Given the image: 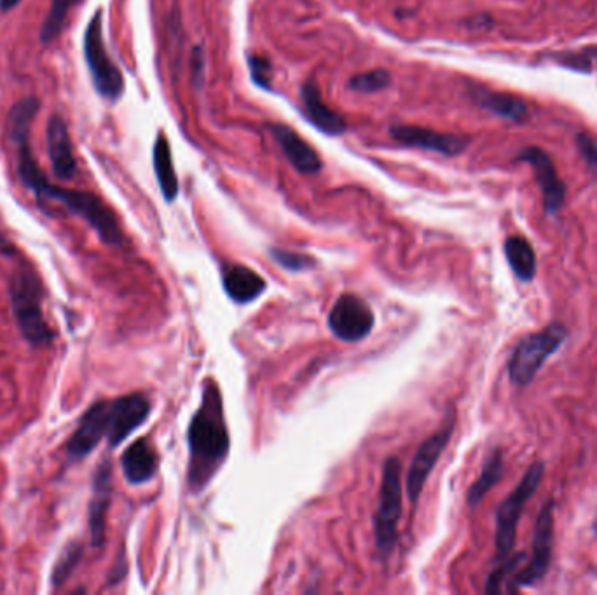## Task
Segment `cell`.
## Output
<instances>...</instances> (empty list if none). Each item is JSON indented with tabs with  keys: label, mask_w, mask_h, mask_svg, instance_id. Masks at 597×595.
Here are the masks:
<instances>
[{
	"label": "cell",
	"mask_w": 597,
	"mask_h": 595,
	"mask_svg": "<svg viewBox=\"0 0 597 595\" xmlns=\"http://www.w3.org/2000/svg\"><path fill=\"white\" fill-rule=\"evenodd\" d=\"M250 72H252V79L255 83L262 86V88H269L271 83V63L262 58V56H252L250 58Z\"/></svg>",
	"instance_id": "30"
},
{
	"label": "cell",
	"mask_w": 597,
	"mask_h": 595,
	"mask_svg": "<svg viewBox=\"0 0 597 595\" xmlns=\"http://www.w3.org/2000/svg\"><path fill=\"white\" fill-rule=\"evenodd\" d=\"M0 254L6 255V257H13L16 254L13 243L7 240L6 236L2 233H0Z\"/></svg>",
	"instance_id": "32"
},
{
	"label": "cell",
	"mask_w": 597,
	"mask_h": 595,
	"mask_svg": "<svg viewBox=\"0 0 597 595\" xmlns=\"http://www.w3.org/2000/svg\"><path fill=\"white\" fill-rule=\"evenodd\" d=\"M501 475H503V456L500 451H495L484 463L481 477L475 480L474 486L470 487L467 494L468 505L470 507L479 505L484 500V496L500 482Z\"/></svg>",
	"instance_id": "24"
},
{
	"label": "cell",
	"mask_w": 597,
	"mask_h": 595,
	"mask_svg": "<svg viewBox=\"0 0 597 595\" xmlns=\"http://www.w3.org/2000/svg\"><path fill=\"white\" fill-rule=\"evenodd\" d=\"M21 0H0V13H9L20 4Z\"/></svg>",
	"instance_id": "33"
},
{
	"label": "cell",
	"mask_w": 597,
	"mask_h": 595,
	"mask_svg": "<svg viewBox=\"0 0 597 595\" xmlns=\"http://www.w3.org/2000/svg\"><path fill=\"white\" fill-rule=\"evenodd\" d=\"M477 102L481 103V107L493 112L496 116L507 117L512 121H526L529 117L528 103L524 102L522 98L514 95H507V93H493V91H484L481 89L477 93Z\"/></svg>",
	"instance_id": "22"
},
{
	"label": "cell",
	"mask_w": 597,
	"mask_h": 595,
	"mask_svg": "<svg viewBox=\"0 0 597 595\" xmlns=\"http://www.w3.org/2000/svg\"><path fill=\"white\" fill-rule=\"evenodd\" d=\"M84 60L90 69L93 86L107 100H119L124 93V77L112 62L103 39V16L98 9L84 32Z\"/></svg>",
	"instance_id": "6"
},
{
	"label": "cell",
	"mask_w": 597,
	"mask_h": 595,
	"mask_svg": "<svg viewBox=\"0 0 597 595\" xmlns=\"http://www.w3.org/2000/svg\"><path fill=\"white\" fill-rule=\"evenodd\" d=\"M49 163L58 180L69 182L77 175L76 152L70 138L69 126L60 114H51L46 124Z\"/></svg>",
	"instance_id": "13"
},
{
	"label": "cell",
	"mask_w": 597,
	"mask_h": 595,
	"mask_svg": "<svg viewBox=\"0 0 597 595\" xmlns=\"http://www.w3.org/2000/svg\"><path fill=\"white\" fill-rule=\"evenodd\" d=\"M577 144L587 165L597 173V144L594 142V138L589 137L587 133H580L577 137Z\"/></svg>",
	"instance_id": "31"
},
{
	"label": "cell",
	"mask_w": 597,
	"mask_h": 595,
	"mask_svg": "<svg viewBox=\"0 0 597 595\" xmlns=\"http://www.w3.org/2000/svg\"><path fill=\"white\" fill-rule=\"evenodd\" d=\"M524 554H517V555H510V557H505L503 559V564L498 566V568L493 569V573L489 575L488 578V585H486V590H488L489 594H496V592H500L501 585L505 583L507 580V576L514 571V568H517L522 561H524Z\"/></svg>",
	"instance_id": "28"
},
{
	"label": "cell",
	"mask_w": 597,
	"mask_h": 595,
	"mask_svg": "<svg viewBox=\"0 0 597 595\" xmlns=\"http://www.w3.org/2000/svg\"><path fill=\"white\" fill-rule=\"evenodd\" d=\"M545 466L540 461H536L529 466L528 472L522 477L519 486L515 487L507 500L501 503L498 512H496V554L498 559H505L515 545V536H517V524L521 520L524 507L533 494L538 491L540 482L543 479Z\"/></svg>",
	"instance_id": "7"
},
{
	"label": "cell",
	"mask_w": 597,
	"mask_h": 595,
	"mask_svg": "<svg viewBox=\"0 0 597 595\" xmlns=\"http://www.w3.org/2000/svg\"><path fill=\"white\" fill-rule=\"evenodd\" d=\"M110 400H98L84 412L76 431L67 442L69 461H81L88 458L97 449L103 437L109 433Z\"/></svg>",
	"instance_id": "11"
},
{
	"label": "cell",
	"mask_w": 597,
	"mask_h": 595,
	"mask_svg": "<svg viewBox=\"0 0 597 595\" xmlns=\"http://www.w3.org/2000/svg\"><path fill=\"white\" fill-rule=\"evenodd\" d=\"M519 159L535 168L536 180L542 187L543 205L547 213L559 212L566 198V185L559 177L556 165L549 154L542 151L540 147H528L519 154Z\"/></svg>",
	"instance_id": "14"
},
{
	"label": "cell",
	"mask_w": 597,
	"mask_h": 595,
	"mask_svg": "<svg viewBox=\"0 0 597 595\" xmlns=\"http://www.w3.org/2000/svg\"><path fill=\"white\" fill-rule=\"evenodd\" d=\"M112 496V463L103 459L98 465L93 479V500L90 503V534L91 545L102 548L107 536V512Z\"/></svg>",
	"instance_id": "16"
},
{
	"label": "cell",
	"mask_w": 597,
	"mask_h": 595,
	"mask_svg": "<svg viewBox=\"0 0 597 595\" xmlns=\"http://www.w3.org/2000/svg\"><path fill=\"white\" fill-rule=\"evenodd\" d=\"M371 306L355 294H343L330 309L329 329L344 342H358L371 334L374 327Z\"/></svg>",
	"instance_id": "8"
},
{
	"label": "cell",
	"mask_w": 597,
	"mask_h": 595,
	"mask_svg": "<svg viewBox=\"0 0 597 595\" xmlns=\"http://www.w3.org/2000/svg\"><path fill=\"white\" fill-rule=\"evenodd\" d=\"M83 559V545L79 541H72L67 547L63 548L62 554L58 557V561L53 566V573H51V585L55 589H60L63 583L69 580L70 576L74 575L79 562Z\"/></svg>",
	"instance_id": "26"
},
{
	"label": "cell",
	"mask_w": 597,
	"mask_h": 595,
	"mask_svg": "<svg viewBox=\"0 0 597 595\" xmlns=\"http://www.w3.org/2000/svg\"><path fill=\"white\" fill-rule=\"evenodd\" d=\"M505 255H507L508 264L519 280L529 281L535 278V250L526 238H522V236L508 238L505 241Z\"/></svg>",
	"instance_id": "23"
},
{
	"label": "cell",
	"mask_w": 597,
	"mask_h": 595,
	"mask_svg": "<svg viewBox=\"0 0 597 595\" xmlns=\"http://www.w3.org/2000/svg\"><path fill=\"white\" fill-rule=\"evenodd\" d=\"M390 83H392L390 74L386 70L378 69L351 77L350 88L360 93H378L381 89L388 88Z\"/></svg>",
	"instance_id": "27"
},
{
	"label": "cell",
	"mask_w": 597,
	"mask_h": 595,
	"mask_svg": "<svg viewBox=\"0 0 597 595\" xmlns=\"http://www.w3.org/2000/svg\"><path fill=\"white\" fill-rule=\"evenodd\" d=\"M301 100L306 116L318 130L327 135H341L346 131V121L337 114L336 110L330 109L329 105L323 102L315 81H308L302 86Z\"/></svg>",
	"instance_id": "20"
},
{
	"label": "cell",
	"mask_w": 597,
	"mask_h": 595,
	"mask_svg": "<svg viewBox=\"0 0 597 595\" xmlns=\"http://www.w3.org/2000/svg\"><path fill=\"white\" fill-rule=\"evenodd\" d=\"M222 285L226 294L238 304H248L261 297L266 290V280L254 269L240 264H227L222 271Z\"/></svg>",
	"instance_id": "19"
},
{
	"label": "cell",
	"mask_w": 597,
	"mask_h": 595,
	"mask_svg": "<svg viewBox=\"0 0 597 595\" xmlns=\"http://www.w3.org/2000/svg\"><path fill=\"white\" fill-rule=\"evenodd\" d=\"M16 145L18 152V175L23 185L34 192L39 205L46 201L60 203L67 208L72 215L83 219L88 226L98 234V238L109 247H121L124 243L123 229L117 220L116 213L112 208L105 205L102 198L90 191H79L62 185L51 184L46 173L35 159L32 145H30V133L16 135L11 138Z\"/></svg>",
	"instance_id": "1"
},
{
	"label": "cell",
	"mask_w": 597,
	"mask_h": 595,
	"mask_svg": "<svg viewBox=\"0 0 597 595\" xmlns=\"http://www.w3.org/2000/svg\"><path fill=\"white\" fill-rule=\"evenodd\" d=\"M273 133H275L276 142L282 147L285 158L289 159L290 165L294 166L299 173L315 175L322 170V159L318 156V152L304 138L299 137L296 131L289 126L276 124L273 126Z\"/></svg>",
	"instance_id": "18"
},
{
	"label": "cell",
	"mask_w": 597,
	"mask_h": 595,
	"mask_svg": "<svg viewBox=\"0 0 597 595\" xmlns=\"http://www.w3.org/2000/svg\"><path fill=\"white\" fill-rule=\"evenodd\" d=\"M552 547H554V501L550 500L543 505L542 512L536 520L531 561L519 575L514 576L512 590L531 587L547 575L550 559H552Z\"/></svg>",
	"instance_id": "9"
},
{
	"label": "cell",
	"mask_w": 597,
	"mask_h": 595,
	"mask_svg": "<svg viewBox=\"0 0 597 595\" xmlns=\"http://www.w3.org/2000/svg\"><path fill=\"white\" fill-rule=\"evenodd\" d=\"M453 435V425H447L442 430L433 433L432 437L426 438L423 444L419 445L418 452L412 458L405 487H407V496L412 503H418L419 496L423 493L426 480L437 465L442 452L446 449L449 440Z\"/></svg>",
	"instance_id": "12"
},
{
	"label": "cell",
	"mask_w": 597,
	"mask_h": 595,
	"mask_svg": "<svg viewBox=\"0 0 597 595\" xmlns=\"http://www.w3.org/2000/svg\"><path fill=\"white\" fill-rule=\"evenodd\" d=\"M402 515V465L395 456L383 466V479L379 489L378 510L374 517L376 547L381 555L392 554L397 543L398 522Z\"/></svg>",
	"instance_id": "4"
},
{
	"label": "cell",
	"mask_w": 597,
	"mask_h": 595,
	"mask_svg": "<svg viewBox=\"0 0 597 595\" xmlns=\"http://www.w3.org/2000/svg\"><path fill=\"white\" fill-rule=\"evenodd\" d=\"M393 140L407 147H418L426 151L440 152L444 156H456L465 151L467 138L456 137L449 133L426 130L419 126H393L390 130Z\"/></svg>",
	"instance_id": "15"
},
{
	"label": "cell",
	"mask_w": 597,
	"mask_h": 595,
	"mask_svg": "<svg viewBox=\"0 0 597 595\" xmlns=\"http://www.w3.org/2000/svg\"><path fill=\"white\" fill-rule=\"evenodd\" d=\"M41 278L34 269L21 266L11 274L9 297L14 320L25 341L34 348H44L55 341V332L49 327L42 309Z\"/></svg>",
	"instance_id": "3"
},
{
	"label": "cell",
	"mask_w": 597,
	"mask_h": 595,
	"mask_svg": "<svg viewBox=\"0 0 597 595\" xmlns=\"http://www.w3.org/2000/svg\"><path fill=\"white\" fill-rule=\"evenodd\" d=\"M271 257L275 259L276 264L289 269V271H306L315 266V259L306 257V255L296 254V252H287V250H280L275 248L271 250Z\"/></svg>",
	"instance_id": "29"
},
{
	"label": "cell",
	"mask_w": 597,
	"mask_h": 595,
	"mask_svg": "<svg viewBox=\"0 0 597 595\" xmlns=\"http://www.w3.org/2000/svg\"><path fill=\"white\" fill-rule=\"evenodd\" d=\"M121 466L124 479L130 486H142L158 473V452L147 438H138L123 452Z\"/></svg>",
	"instance_id": "17"
},
{
	"label": "cell",
	"mask_w": 597,
	"mask_h": 595,
	"mask_svg": "<svg viewBox=\"0 0 597 595\" xmlns=\"http://www.w3.org/2000/svg\"><path fill=\"white\" fill-rule=\"evenodd\" d=\"M568 332L561 323H552L549 327L524 337L508 363V376L515 386H528L535 379L538 370L552 353L561 348Z\"/></svg>",
	"instance_id": "5"
},
{
	"label": "cell",
	"mask_w": 597,
	"mask_h": 595,
	"mask_svg": "<svg viewBox=\"0 0 597 595\" xmlns=\"http://www.w3.org/2000/svg\"><path fill=\"white\" fill-rule=\"evenodd\" d=\"M151 414V400L144 393H130L110 400L109 433L107 442L112 449L123 444L138 426L144 425Z\"/></svg>",
	"instance_id": "10"
},
{
	"label": "cell",
	"mask_w": 597,
	"mask_h": 595,
	"mask_svg": "<svg viewBox=\"0 0 597 595\" xmlns=\"http://www.w3.org/2000/svg\"><path fill=\"white\" fill-rule=\"evenodd\" d=\"M189 445V466H187V486L194 494L205 491L220 466L226 463L231 449V438L227 431L224 402L219 384L208 381L201 395V404L194 412L187 430Z\"/></svg>",
	"instance_id": "2"
},
{
	"label": "cell",
	"mask_w": 597,
	"mask_h": 595,
	"mask_svg": "<svg viewBox=\"0 0 597 595\" xmlns=\"http://www.w3.org/2000/svg\"><path fill=\"white\" fill-rule=\"evenodd\" d=\"M152 163L158 177L159 187L166 201H173L179 194V178L173 168L172 149L165 133H159L152 151Z\"/></svg>",
	"instance_id": "21"
},
{
	"label": "cell",
	"mask_w": 597,
	"mask_h": 595,
	"mask_svg": "<svg viewBox=\"0 0 597 595\" xmlns=\"http://www.w3.org/2000/svg\"><path fill=\"white\" fill-rule=\"evenodd\" d=\"M79 2L81 0H51V6L46 14V20L42 23L41 34H39V39L44 46H49L51 42H55L62 35L69 14Z\"/></svg>",
	"instance_id": "25"
}]
</instances>
